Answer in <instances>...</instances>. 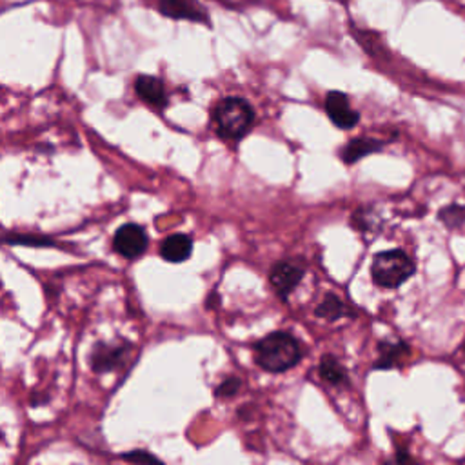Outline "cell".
<instances>
[{
  "instance_id": "obj_1",
  "label": "cell",
  "mask_w": 465,
  "mask_h": 465,
  "mask_svg": "<svg viewBox=\"0 0 465 465\" xmlns=\"http://www.w3.org/2000/svg\"><path fill=\"white\" fill-rule=\"evenodd\" d=\"M255 362L268 373L278 374L299 365L304 358V348L287 331H275L255 344Z\"/></svg>"
},
{
  "instance_id": "obj_5",
  "label": "cell",
  "mask_w": 465,
  "mask_h": 465,
  "mask_svg": "<svg viewBox=\"0 0 465 465\" xmlns=\"http://www.w3.org/2000/svg\"><path fill=\"white\" fill-rule=\"evenodd\" d=\"M306 275V266L301 261H280L269 271V282L277 289L278 297L287 301Z\"/></svg>"
},
{
  "instance_id": "obj_2",
  "label": "cell",
  "mask_w": 465,
  "mask_h": 465,
  "mask_svg": "<svg viewBox=\"0 0 465 465\" xmlns=\"http://www.w3.org/2000/svg\"><path fill=\"white\" fill-rule=\"evenodd\" d=\"M215 124L217 133L226 140H240L244 139L255 124V111L251 104L238 97L222 99L211 115Z\"/></svg>"
},
{
  "instance_id": "obj_18",
  "label": "cell",
  "mask_w": 465,
  "mask_h": 465,
  "mask_svg": "<svg viewBox=\"0 0 465 465\" xmlns=\"http://www.w3.org/2000/svg\"><path fill=\"white\" fill-rule=\"evenodd\" d=\"M463 353H465V342H463Z\"/></svg>"
},
{
  "instance_id": "obj_14",
  "label": "cell",
  "mask_w": 465,
  "mask_h": 465,
  "mask_svg": "<svg viewBox=\"0 0 465 465\" xmlns=\"http://www.w3.org/2000/svg\"><path fill=\"white\" fill-rule=\"evenodd\" d=\"M315 315H317L318 318L327 320V322H336V320H341L342 317H346V315H349V313H348L346 304H344L341 299H338L336 294L329 293L327 297L322 301V304L315 309Z\"/></svg>"
},
{
  "instance_id": "obj_15",
  "label": "cell",
  "mask_w": 465,
  "mask_h": 465,
  "mask_svg": "<svg viewBox=\"0 0 465 465\" xmlns=\"http://www.w3.org/2000/svg\"><path fill=\"white\" fill-rule=\"evenodd\" d=\"M438 217L447 228L456 229L465 222V207H461L458 204H451L440 211Z\"/></svg>"
},
{
  "instance_id": "obj_6",
  "label": "cell",
  "mask_w": 465,
  "mask_h": 465,
  "mask_svg": "<svg viewBox=\"0 0 465 465\" xmlns=\"http://www.w3.org/2000/svg\"><path fill=\"white\" fill-rule=\"evenodd\" d=\"M325 113L341 130H353L360 122V113L351 108L349 97L342 92H329L325 97Z\"/></svg>"
},
{
  "instance_id": "obj_10",
  "label": "cell",
  "mask_w": 465,
  "mask_h": 465,
  "mask_svg": "<svg viewBox=\"0 0 465 465\" xmlns=\"http://www.w3.org/2000/svg\"><path fill=\"white\" fill-rule=\"evenodd\" d=\"M411 355V348L398 341V342H380L378 344V358L374 360V369H395L400 367Z\"/></svg>"
},
{
  "instance_id": "obj_8",
  "label": "cell",
  "mask_w": 465,
  "mask_h": 465,
  "mask_svg": "<svg viewBox=\"0 0 465 465\" xmlns=\"http://www.w3.org/2000/svg\"><path fill=\"white\" fill-rule=\"evenodd\" d=\"M135 92L146 104H149L156 109H164L167 106L165 86H164V82L156 76L140 75L135 82Z\"/></svg>"
},
{
  "instance_id": "obj_11",
  "label": "cell",
  "mask_w": 465,
  "mask_h": 465,
  "mask_svg": "<svg viewBox=\"0 0 465 465\" xmlns=\"http://www.w3.org/2000/svg\"><path fill=\"white\" fill-rule=\"evenodd\" d=\"M193 253V240L188 235H172L167 237L162 245H160V255L164 261L172 264H180L186 262Z\"/></svg>"
},
{
  "instance_id": "obj_9",
  "label": "cell",
  "mask_w": 465,
  "mask_h": 465,
  "mask_svg": "<svg viewBox=\"0 0 465 465\" xmlns=\"http://www.w3.org/2000/svg\"><path fill=\"white\" fill-rule=\"evenodd\" d=\"M158 10L172 19L207 22V13L202 10L196 0H160Z\"/></svg>"
},
{
  "instance_id": "obj_16",
  "label": "cell",
  "mask_w": 465,
  "mask_h": 465,
  "mask_svg": "<svg viewBox=\"0 0 465 465\" xmlns=\"http://www.w3.org/2000/svg\"><path fill=\"white\" fill-rule=\"evenodd\" d=\"M242 388V380L238 376H228L224 382L215 389L217 398H229L235 397Z\"/></svg>"
},
{
  "instance_id": "obj_3",
  "label": "cell",
  "mask_w": 465,
  "mask_h": 465,
  "mask_svg": "<svg viewBox=\"0 0 465 465\" xmlns=\"http://www.w3.org/2000/svg\"><path fill=\"white\" fill-rule=\"evenodd\" d=\"M416 271L414 262L402 249L378 253L371 264V277L378 287L397 289L405 284Z\"/></svg>"
},
{
  "instance_id": "obj_17",
  "label": "cell",
  "mask_w": 465,
  "mask_h": 465,
  "mask_svg": "<svg viewBox=\"0 0 465 465\" xmlns=\"http://www.w3.org/2000/svg\"><path fill=\"white\" fill-rule=\"evenodd\" d=\"M124 460H130V461H155V463L160 461L156 456H153V454H149L146 451H133L130 454H125Z\"/></svg>"
},
{
  "instance_id": "obj_7",
  "label": "cell",
  "mask_w": 465,
  "mask_h": 465,
  "mask_svg": "<svg viewBox=\"0 0 465 465\" xmlns=\"http://www.w3.org/2000/svg\"><path fill=\"white\" fill-rule=\"evenodd\" d=\"M130 353V344L120 346L118 342H113V344H97L95 349L92 351V357H90V364L93 367V371L97 373H108V371H113L118 364L124 362L125 355Z\"/></svg>"
},
{
  "instance_id": "obj_13",
  "label": "cell",
  "mask_w": 465,
  "mask_h": 465,
  "mask_svg": "<svg viewBox=\"0 0 465 465\" xmlns=\"http://www.w3.org/2000/svg\"><path fill=\"white\" fill-rule=\"evenodd\" d=\"M318 373L322 376L324 382H327L329 386H346L349 382V374L346 371V367L341 364L336 357L333 355H324L320 360V367Z\"/></svg>"
},
{
  "instance_id": "obj_12",
  "label": "cell",
  "mask_w": 465,
  "mask_h": 465,
  "mask_svg": "<svg viewBox=\"0 0 465 465\" xmlns=\"http://www.w3.org/2000/svg\"><path fill=\"white\" fill-rule=\"evenodd\" d=\"M386 146L384 140H376V139H369V137H360V139H353L348 142V146L341 151V156L346 164H355L358 160H362L364 156L376 153V151H382Z\"/></svg>"
},
{
  "instance_id": "obj_4",
  "label": "cell",
  "mask_w": 465,
  "mask_h": 465,
  "mask_svg": "<svg viewBox=\"0 0 465 465\" xmlns=\"http://www.w3.org/2000/svg\"><path fill=\"white\" fill-rule=\"evenodd\" d=\"M148 235L139 224H124L118 228L113 238V247L120 257L135 261L142 257L148 249Z\"/></svg>"
}]
</instances>
